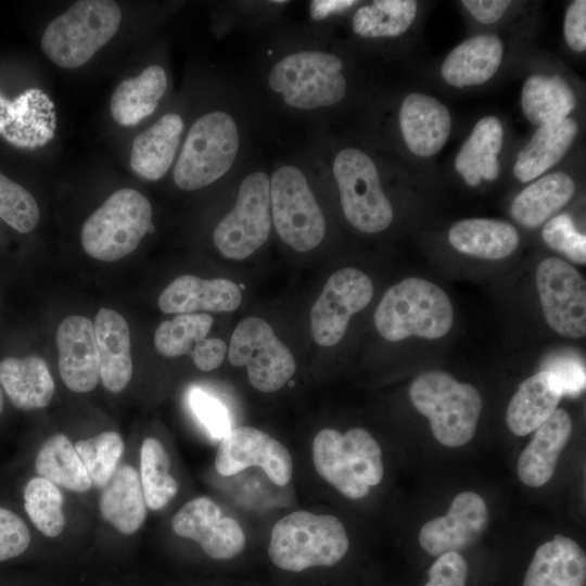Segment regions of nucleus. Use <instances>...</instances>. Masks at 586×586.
I'll return each mask as SVG.
<instances>
[{"mask_svg":"<svg viewBox=\"0 0 586 586\" xmlns=\"http://www.w3.org/2000/svg\"><path fill=\"white\" fill-rule=\"evenodd\" d=\"M453 320L448 295L438 285L416 277L392 285L373 316L379 334L391 342L410 336L440 339L448 333Z\"/></svg>","mask_w":586,"mask_h":586,"instance_id":"f257e3e1","label":"nucleus"},{"mask_svg":"<svg viewBox=\"0 0 586 586\" xmlns=\"http://www.w3.org/2000/svg\"><path fill=\"white\" fill-rule=\"evenodd\" d=\"M348 547V536L340 519L300 510L275 523L267 552L277 568L301 572L336 564Z\"/></svg>","mask_w":586,"mask_h":586,"instance_id":"f03ea898","label":"nucleus"},{"mask_svg":"<svg viewBox=\"0 0 586 586\" xmlns=\"http://www.w3.org/2000/svg\"><path fill=\"white\" fill-rule=\"evenodd\" d=\"M317 473L342 495L360 499L383 477L381 447L362 428L342 434L334 429L319 431L311 445Z\"/></svg>","mask_w":586,"mask_h":586,"instance_id":"7ed1b4c3","label":"nucleus"},{"mask_svg":"<svg viewBox=\"0 0 586 586\" xmlns=\"http://www.w3.org/2000/svg\"><path fill=\"white\" fill-rule=\"evenodd\" d=\"M415 408L430 421L434 437L447 447L469 443L476 431L483 402L480 392L449 373L428 370L409 386Z\"/></svg>","mask_w":586,"mask_h":586,"instance_id":"20e7f679","label":"nucleus"},{"mask_svg":"<svg viewBox=\"0 0 586 586\" xmlns=\"http://www.w3.org/2000/svg\"><path fill=\"white\" fill-rule=\"evenodd\" d=\"M119 5L112 0H79L46 27L40 47L56 66L85 65L118 31Z\"/></svg>","mask_w":586,"mask_h":586,"instance_id":"39448f33","label":"nucleus"},{"mask_svg":"<svg viewBox=\"0 0 586 586\" xmlns=\"http://www.w3.org/2000/svg\"><path fill=\"white\" fill-rule=\"evenodd\" d=\"M152 225L150 201L138 190L123 188L111 194L84 222V251L103 262L118 260L133 252Z\"/></svg>","mask_w":586,"mask_h":586,"instance_id":"423d86ee","label":"nucleus"},{"mask_svg":"<svg viewBox=\"0 0 586 586\" xmlns=\"http://www.w3.org/2000/svg\"><path fill=\"white\" fill-rule=\"evenodd\" d=\"M238 126L226 112L204 114L191 126L176 162V186L194 191L209 186L232 166L239 150Z\"/></svg>","mask_w":586,"mask_h":586,"instance_id":"0eeeda50","label":"nucleus"},{"mask_svg":"<svg viewBox=\"0 0 586 586\" xmlns=\"http://www.w3.org/2000/svg\"><path fill=\"white\" fill-rule=\"evenodd\" d=\"M343 63L334 54L307 50L289 54L270 69L268 84L283 101L300 110L339 103L346 93Z\"/></svg>","mask_w":586,"mask_h":586,"instance_id":"6e6552de","label":"nucleus"},{"mask_svg":"<svg viewBox=\"0 0 586 586\" xmlns=\"http://www.w3.org/2000/svg\"><path fill=\"white\" fill-rule=\"evenodd\" d=\"M343 213L357 230L377 233L393 220L391 202L384 194L378 169L364 151L346 148L333 162Z\"/></svg>","mask_w":586,"mask_h":586,"instance_id":"1a4fd4ad","label":"nucleus"},{"mask_svg":"<svg viewBox=\"0 0 586 586\" xmlns=\"http://www.w3.org/2000/svg\"><path fill=\"white\" fill-rule=\"evenodd\" d=\"M270 181V212L281 240L297 252H308L322 241L324 216L302 170L278 168Z\"/></svg>","mask_w":586,"mask_h":586,"instance_id":"9d476101","label":"nucleus"},{"mask_svg":"<svg viewBox=\"0 0 586 586\" xmlns=\"http://www.w3.org/2000/svg\"><path fill=\"white\" fill-rule=\"evenodd\" d=\"M270 229V181L254 171L242 180L233 208L216 226L214 243L226 258L241 260L267 241Z\"/></svg>","mask_w":586,"mask_h":586,"instance_id":"9b49d317","label":"nucleus"},{"mask_svg":"<svg viewBox=\"0 0 586 586\" xmlns=\"http://www.w3.org/2000/svg\"><path fill=\"white\" fill-rule=\"evenodd\" d=\"M229 361L245 366L250 383L264 393L280 390L295 372V359L262 318L241 320L231 336Z\"/></svg>","mask_w":586,"mask_h":586,"instance_id":"f8f14e48","label":"nucleus"},{"mask_svg":"<svg viewBox=\"0 0 586 586\" xmlns=\"http://www.w3.org/2000/svg\"><path fill=\"white\" fill-rule=\"evenodd\" d=\"M536 288L549 327L569 339L586 334V284L581 273L559 257H548L536 269Z\"/></svg>","mask_w":586,"mask_h":586,"instance_id":"ddd939ff","label":"nucleus"},{"mask_svg":"<svg viewBox=\"0 0 586 586\" xmlns=\"http://www.w3.org/2000/svg\"><path fill=\"white\" fill-rule=\"evenodd\" d=\"M373 296L371 279L359 269L345 267L330 276L310 310V332L320 346L337 344L349 319Z\"/></svg>","mask_w":586,"mask_h":586,"instance_id":"4468645a","label":"nucleus"},{"mask_svg":"<svg viewBox=\"0 0 586 586\" xmlns=\"http://www.w3.org/2000/svg\"><path fill=\"white\" fill-rule=\"evenodd\" d=\"M254 466L262 468L278 486L291 481L293 459L281 442L253 426L231 429L219 444L216 471L222 476H231Z\"/></svg>","mask_w":586,"mask_h":586,"instance_id":"2eb2a0df","label":"nucleus"},{"mask_svg":"<svg viewBox=\"0 0 586 586\" xmlns=\"http://www.w3.org/2000/svg\"><path fill=\"white\" fill-rule=\"evenodd\" d=\"M171 528L176 535L198 543L205 555L215 560L237 557L246 544L241 525L224 517L220 507L206 496L186 502L173 517Z\"/></svg>","mask_w":586,"mask_h":586,"instance_id":"dca6fc26","label":"nucleus"},{"mask_svg":"<svg viewBox=\"0 0 586 586\" xmlns=\"http://www.w3.org/2000/svg\"><path fill=\"white\" fill-rule=\"evenodd\" d=\"M487 523L485 500L474 492H462L454 498L445 515L422 525L419 544L431 556L460 552L479 539Z\"/></svg>","mask_w":586,"mask_h":586,"instance_id":"f3484780","label":"nucleus"},{"mask_svg":"<svg viewBox=\"0 0 586 586\" xmlns=\"http://www.w3.org/2000/svg\"><path fill=\"white\" fill-rule=\"evenodd\" d=\"M56 346L63 383L75 393L92 391L100 379V362L91 320L84 316L63 319L56 330Z\"/></svg>","mask_w":586,"mask_h":586,"instance_id":"a211bd4d","label":"nucleus"},{"mask_svg":"<svg viewBox=\"0 0 586 586\" xmlns=\"http://www.w3.org/2000/svg\"><path fill=\"white\" fill-rule=\"evenodd\" d=\"M398 118L407 148L420 157L440 152L451 131L448 109L436 98L421 92L409 93L404 99Z\"/></svg>","mask_w":586,"mask_h":586,"instance_id":"6ab92c4d","label":"nucleus"},{"mask_svg":"<svg viewBox=\"0 0 586 586\" xmlns=\"http://www.w3.org/2000/svg\"><path fill=\"white\" fill-rule=\"evenodd\" d=\"M240 288L224 278L202 279L183 275L171 281L158 296V307L166 314L232 311L241 304Z\"/></svg>","mask_w":586,"mask_h":586,"instance_id":"aec40b11","label":"nucleus"},{"mask_svg":"<svg viewBox=\"0 0 586 586\" xmlns=\"http://www.w3.org/2000/svg\"><path fill=\"white\" fill-rule=\"evenodd\" d=\"M93 330L102 384L109 392L119 393L132 377L128 323L116 310L102 307L95 315Z\"/></svg>","mask_w":586,"mask_h":586,"instance_id":"412c9836","label":"nucleus"},{"mask_svg":"<svg viewBox=\"0 0 586 586\" xmlns=\"http://www.w3.org/2000/svg\"><path fill=\"white\" fill-rule=\"evenodd\" d=\"M572 419L564 409H556L536 430L518 460V475L530 487L545 485L553 475L558 459L571 433Z\"/></svg>","mask_w":586,"mask_h":586,"instance_id":"4be33fe9","label":"nucleus"},{"mask_svg":"<svg viewBox=\"0 0 586 586\" xmlns=\"http://www.w3.org/2000/svg\"><path fill=\"white\" fill-rule=\"evenodd\" d=\"M522 586H586V555L573 539L555 535L540 545Z\"/></svg>","mask_w":586,"mask_h":586,"instance_id":"5701e85b","label":"nucleus"},{"mask_svg":"<svg viewBox=\"0 0 586 586\" xmlns=\"http://www.w3.org/2000/svg\"><path fill=\"white\" fill-rule=\"evenodd\" d=\"M563 396L560 383L548 370L525 379L507 408L506 421L509 430L518 436L534 432L552 415Z\"/></svg>","mask_w":586,"mask_h":586,"instance_id":"b1692460","label":"nucleus"},{"mask_svg":"<svg viewBox=\"0 0 586 586\" xmlns=\"http://www.w3.org/2000/svg\"><path fill=\"white\" fill-rule=\"evenodd\" d=\"M183 126L180 115L167 113L140 132L130 152L132 171L146 180L161 179L175 160Z\"/></svg>","mask_w":586,"mask_h":586,"instance_id":"393cba45","label":"nucleus"},{"mask_svg":"<svg viewBox=\"0 0 586 586\" xmlns=\"http://www.w3.org/2000/svg\"><path fill=\"white\" fill-rule=\"evenodd\" d=\"M502 54V42L497 36L469 38L446 56L441 67L442 77L456 88L482 85L495 75Z\"/></svg>","mask_w":586,"mask_h":586,"instance_id":"a878e982","label":"nucleus"},{"mask_svg":"<svg viewBox=\"0 0 586 586\" xmlns=\"http://www.w3.org/2000/svg\"><path fill=\"white\" fill-rule=\"evenodd\" d=\"M0 385L20 410L47 407L54 394V381L39 356L7 357L0 360Z\"/></svg>","mask_w":586,"mask_h":586,"instance_id":"bb28decb","label":"nucleus"},{"mask_svg":"<svg viewBox=\"0 0 586 586\" xmlns=\"http://www.w3.org/2000/svg\"><path fill=\"white\" fill-rule=\"evenodd\" d=\"M101 517L123 534L136 533L146 518L140 476L130 464L119 466L99 498Z\"/></svg>","mask_w":586,"mask_h":586,"instance_id":"cd10ccee","label":"nucleus"},{"mask_svg":"<svg viewBox=\"0 0 586 586\" xmlns=\"http://www.w3.org/2000/svg\"><path fill=\"white\" fill-rule=\"evenodd\" d=\"M167 89V75L160 65H150L138 76L124 79L115 88L110 111L120 126H133L152 115Z\"/></svg>","mask_w":586,"mask_h":586,"instance_id":"c85d7f7f","label":"nucleus"},{"mask_svg":"<svg viewBox=\"0 0 586 586\" xmlns=\"http://www.w3.org/2000/svg\"><path fill=\"white\" fill-rule=\"evenodd\" d=\"M502 143L501 122L495 116L481 118L456 155L457 173L471 187L482 180H495L499 174L498 154Z\"/></svg>","mask_w":586,"mask_h":586,"instance_id":"c756f323","label":"nucleus"},{"mask_svg":"<svg viewBox=\"0 0 586 586\" xmlns=\"http://www.w3.org/2000/svg\"><path fill=\"white\" fill-rule=\"evenodd\" d=\"M578 130L570 117L538 126L527 144L519 152L513 174L521 182L538 178L565 155Z\"/></svg>","mask_w":586,"mask_h":586,"instance_id":"7c9ffc66","label":"nucleus"},{"mask_svg":"<svg viewBox=\"0 0 586 586\" xmlns=\"http://www.w3.org/2000/svg\"><path fill=\"white\" fill-rule=\"evenodd\" d=\"M448 239L457 251L491 260L511 255L520 242V235L510 222L488 218L457 221L450 228Z\"/></svg>","mask_w":586,"mask_h":586,"instance_id":"2f4dec72","label":"nucleus"},{"mask_svg":"<svg viewBox=\"0 0 586 586\" xmlns=\"http://www.w3.org/2000/svg\"><path fill=\"white\" fill-rule=\"evenodd\" d=\"M575 182L563 171L548 174L524 188L512 201L511 216L526 228L547 221L574 195Z\"/></svg>","mask_w":586,"mask_h":586,"instance_id":"473e14b6","label":"nucleus"},{"mask_svg":"<svg viewBox=\"0 0 586 586\" xmlns=\"http://www.w3.org/2000/svg\"><path fill=\"white\" fill-rule=\"evenodd\" d=\"M575 105L572 88L559 75H532L523 85L521 107L525 117L536 126L566 118Z\"/></svg>","mask_w":586,"mask_h":586,"instance_id":"72a5a7b5","label":"nucleus"},{"mask_svg":"<svg viewBox=\"0 0 586 586\" xmlns=\"http://www.w3.org/2000/svg\"><path fill=\"white\" fill-rule=\"evenodd\" d=\"M35 470L38 476L72 492L86 493L92 485L75 447L62 433L50 436L41 445Z\"/></svg>","mask_w":586,"mask_h":586,"instance_id":"f704fd0d","label":"nucleus"},{"mask_svg":"<svg viewBox=\"0 0 586 586\" xmlns=\"http://www.w3.org/2000/svg\"><path fill=\"white\" fill-rule=\"evenodd\" d=\"M417 9L412 0H375L356 11L353 30L365 38L398 37L411 26Z\"/></svg>","mask_w":586,"mask_h":586,"instance_id":"c9c22d12","label":"nucleus"},{"mask_svg":"<svg viewBox=\"0 0 586 586\" xmlns=\"http://www.w3.org/2000/svg\"><path fill=\"white\" fill-rule=\"evenodd\" d=\"M140 482L145 505L161 510L176 496L179 484L170 473V458L155 437H146L140 449Z\"/></svg>","mask_w":586,"mask_h":586,"instance_id":"e433bc0d","label":"nucleus"},{"mask_svg":"<svg viewBox=\"0 0 586 586\" xmlns=\"http://www.w3.org/2000/svg\"><path fill=\"white\" fill-rule=\"evenodd\" d=\"M24 509L33 524L44 536L56 537L65 526L64 498L56 485L36 476L30 479L23 491Z\"/></svg>","mask_w":586,"mask_h":586,"instance_id":"4c0bfd02","label":"nucleus"},{"mask_svg":"<svg viewBox=\"0 0 586 586\" xmlns=\"http://www.w3.org/2000/svg\"><path fill=\"white\" fill-rule=\"evenodd\" d=\"M212 324L213 317L205 313L178 314L158 326L154 346L165 357L190 354L195 344L205 339Z\"/></svg>","mask_w":586,"mask_h":586,"instance_id":"58836bf2","label":"nucleus"},{"mask_svg":"<svg viewBox=\"0 0 586 586\" xmlns=\"http://www.w3.org/2000/svg\"><path fill=\"white\" fill-rule=\"evenodd\" d=\"M75 449L91 480L92 485L103 488L118 468L125 444L115 431L80 440Z\"/></svg>","mask_w":586,"mask_h":586,"instance_id":"ea45409f","label":"nucleus"},{"mask_svg":"<svg viewBox=\"0 0 586 586\" xmlns=\"http://www.w3.org/2000/svg\"><path fill=\"white\" fill-rule=\"evenodd\" d=\"M0 218L21 233L33 231L40 218L39 206L24 187L0 173Z\"/></svg>","mask_w":586,"mask_h":586,"instance_id":"a19ab883","label":"nucleus"},{"mask_svg":"<svg viewBox=\"0 0 586 586\" xmlns=\"http://www.w3.org/2000/svg\"><path fill=\"white\" fill-rule=\"evenodd\" d=\"M542 237L551 250L576 264H586V237L576 230L569 215L560 214L549 219L543 227Z\"/></svg>","mask_w":586,"mask_h":586,"instance_id":"79ce46f5","label":"nucleus"},{"mask_svg":"<svg viewBox=\"0 0 586 586\" xmlns=\"http://www.w3.org/2000/svg\"><path fill=\"white\" fill-rule=\"evenodd\" d=\"M189 402L193 412L213 437L221 440L231 430L228 411L219 399L201 388H193Z\"/></svg>","mask_w":586,"mask_h":586,"instance_id":"37998d69","label":"nucleus"},{"mask_svg":"<svg viewBox=\"0 0 586 586\" xmlns=\"http://www.w3.org/2000/svg\"><path fill=\"white\" fill-rule=\"evenodd\" d=\"M27 524L14 511L0 507V562L16 558L29 547Z\"/></svg>","mask_w":586,"mask_h":586,"instance_id":"c03bdc74","label":"nucleus"},{"mask_svg":"<svg viewBox=\"0 0 586 586\" xmlns=\"http://www.w3.org/2000/svg\"><path fill=\"white\" fill-rule=\"evenodd\" d=\"M468 572V562L460 552H447L432 563L424 586H466Z\"/></svg>","mask_w":586,"mask_h":586,"instance_id":"a18cd8bd","label":"nucleus"},{"mask_svg":"<svg viewBox=\"0 0 586 586\" xmlns=\"http://www.w3.org/2000/svg\"><path fill=\"white\" fill-rule=\"evenodd\" d=\"M545 370L553 373L564 395H578L584 390L585 371L579 360L572 357H557Z\"/></svg>","mask_w":586,"mask_h":586,"instance_id":"49530a36","label":"nucleus"},{"mask_svg":"<svg viewBox=\"0 0 586 586\" xmlns=\"http://www.w3.org/2000/svg\"><path fill=\"white\" fill-rule=\"evenodd\" d=\"M563 35L568 46L575 52L586 49V1H573L565 13Z\"/></svg>","mask_w":586,"mask_h":586,"instance_id":"de8ad7c7","label":"nucleus"},{"mask_svg":"<svg viewBox=\"0 0 586 586\" xmlns=\"http://www.w3.org/2000/svg\"><path fill=\"white\" fill-rule=\"evenodd\" d=\"M227 352L226 343L216 337L203 339L195 344L190 356L201 371H212L220 366Z\"/></svg>","mask_w":586,"mask_h":586,"instance_id":"09e8293b","label":"nucleus"},{"mask_svg":"<svg viewBox=\"0 0 586 586\" xmlns=\"http://www.w3.org/2000/svg\"><path fill=\"white\" fill-rule=\"evenodd\" d=\"M463 7L482 24L497 22L511 4L506 0H463Z\"/></svg>","mask_w":586,"mask_h":586,"instance_id":"8fccbe9b","label":"nucleus"},{"mask_svg":"<svg viewBox=\"0 0 586 586\" xmlns=\"http://www.w3.org/2000/svg\"><path fill=\"white\" fill-rule=\"evenodd\" d=\"M356 3L354 0H314L310 2V16L320 21L327 16L341 13Z\"/></svg>","mask_w":586,"mask_h":586,"instance_id":"3c124183","label":"nucleus"},{"mask_svg":"<svg viewBox=\"0 0 586 586\" xmlns=\"http://www.w3.org/2000/svg\"><path fill=\"white\" fill-rule=\"evenodd\" d=\"M3 409H4V398H3L2 387L0 385V415L2 413Z\"/></svg>","mask_w":586,"mask_h":586,"instance_id":"603ef678","label":"nucleus"},{"mask_svg":"<svg viewBox=\"0 0 586 586\" xmlns=\"http://www.w3.org/2000/svg\"><path fill=\"white\" fill-rule=\"evenodd\" d=\"M272 2L273 3H285L286 1L281 0V1H272Z\"/></svg>","mask_w":586,"mask_h":586,"instance_id":"864d4df0","label":"nucleus"}]
</instances>
